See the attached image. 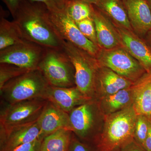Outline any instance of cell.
<instances>
[{
	"instance_id": "obj_1",
	"label": "cell",
	"mask_w": 151,
	"mask_h": 151,
	"mask_svg": "<svg viewBox=\"0 0 151 151\" xmlns=\"http://www.w3.org/2000/svg\"><path fill=\"white\" fill-rule=\"evenodd\" d=\"M45 5L27 1L17 12L14 21L29 41L45 48L62 49L63 41L52 27Z\"/></svg>"
},
{
	"instance_id": "obj_2",
	"label": "cell",
	"mask_w": 151,
	"mask_h": 151,
	"mask_svg": "<svg viewBox=\"0 0 151 151\" xmlns=\"http://www.w3.org/2000/svg\"><path fill=\"white\" fill-rule=\"evenodd\" d=\"M137 114L133 104L117 113L104 116L102 129L92 145L97 151H119L134 139Z\"/></svg>"
},
{
	"instance_id": "obj_3",
	"label": "cell",
	"mask_w": 151,
	"mask_h": 151,
	"mask_svg": "<svg viewBox=\"0 0 151 151\" xmlns=\"http://www.w3.org/2000/svg\"><path fill=\"white\" fill-rule=\"evenodd\" d=\"M62 49L74 67L76 87L87 98L97 100V74L101 65L96 58L66 41H63Z\"/></svg>"
},
{
	"instance_id": "obj_4",
	"label": "cell",
	"mask_w": 151,
	"mask_h": 151,
	"mask_svg": "<svg viewBox=\"0 0 151 151\" xmlns=\"http://www.w3.org/2000/svg\"><path fill=\"white\" fill-rule=\"evenodd\" d=\"M49 86L39 69L30 70L10 80L0 89L1 102L13 104L24 100L44 98Z\"/></svg>"
},
{
	"instance_id": "obj_5",
	"label": "cell",
	"mask_w": 151,
	"mask_h": 151,
	"mask_svg": "<svg viewBox=\"0 0 151 151\" xmlns=\"http://www.w3.org/2000/svg\"><path fill=\"white\" fill-rule=\"evenodd\" d=\"M68 114L71 131L80 141L91 147L104 122V115L97 100H89Z\"/></svg>"
},
{
	"instance_id": "obj_6",
	"label": "cell",
	"mask_w": 151,
	"mask_h": 151,
	"mask_svg": "<svg viewBox=\"0 0 151 151\" xmlns=\"http://www.w3.org/2000/svg\"><path fill=\"white\" fill-rule=\"evenodd\" d=\"M38 69L41 71L50 86H76L74 67L62 48H46Z\"/></svg>"
},
{
	"instance_id": "obj_7",
	"label": "cell",
	"mask_w": 151,
	"mask_h": 151,
	"mask_svg": "<svg viewBox=\"0 0 151 151\" xmlns=\"http://www.w3.org/2000/svg\"><path fill=\"white\" fill-rule=\"evenodd\" d=\"M96 58L101 66L133 82L146 73L139 63L122 45L111 49L100 48Z\"/></svg>"
},
{
	"instance_id": "obj_8",
	"label": "cell",
	"mask_w": 151,
	"mask_h": 151,
	"mask_svg": "<svg viewBox=\"0 0 151 151\" xmlns=\"http://www.w3.org/2000/svg\"><path fill=\"white\" fill-rule=\"evenodd\" d=\"M49 21L60 38L84 50L95 57L100 47L89 40L82 33L66 10L50 12L48 10Z\"/></svg>"
},
{
	"instance_id": "obj_9",
	"label": "cell",
	"mask_w": 151,
	"mask_h": 151,
	"mask_svg": "<svg viewBox=\"0 0 151 151\" xmlns=\"http://www.w3.org/2000/svg\"><path fill=\"white\" fill-rule=\"evenodd\" d=\"M47 100L40 98L8 104L1 102L0 125L13 126L37 121Z\"/></svg>"
},
{
	"instance_id": "obj_10",
	"label": "cell",
	"mask_w": 151,
	"mask_h": 151,
	"mask_svg": "<svg viewBox=\"0 0 151 151\" xmlns=\"http://www.w3.org/2000/svg\"><path fill=\"white\" fill-rule=\"evenodd\" d=\"M46 48L29 41L0 50V63H9L29 70L38 68Z\"/></svg>"
},
{
	"instance_id": "obj_11",
	"label": "cell",
	"mask_w": 151,
	"mask_h": 151,
	"mask_svg": "<svg viewBox=\"0 0 151 151\" xmlns=\"http://www.w3.org/2000/svg\"><path fill=\"white\" fill-rule=\"evenodd\" d=\"M40 129L38 120L13 126L0 125V151H14L19 146L37 139Z\"/></svg>"
},
{
	"instance_id": "obj_12",
	"label": "cell",
	"mask_w": 151,
	"mask_h": 151,
	"mask_svg": "<svg viewBox=\"0 0 151 151\" xmlns=\"http://www.w3.org/2000/svg\"><path fill=\"white\" fill-rule=\"evenodd\" d=\"M121 45L142 65L147 73L151 72V47L133 31L115 25Z\"/></svg>"
},
{
	"instance_id": "obj_13",
	"label": "cell",
	"mask_w": 151,
	"mask_h": 151,
	"mask_svg": "<svg viewBox=\"0 0 151 151\" xmlns=\"http://www.w3.org/2000/svg\"><path fill=\"white\" fill-rule=\"evenodd\" d=\"M38 122L40 129L38 139L41 141L60 129L71 130L69 114L48 100Z\"/></svg>"
},
{
	"instance_id": "obj_14",
	"label": "cell",
	"mask_w": 151,
	"mask_h": 151,
	"mask_svg": "<svg viewBox=\"0 0 151 151\" xmlns=\"http://www.w3.org/2000/svg\"><path fill=\"white\" fill-rule=\"evenodd\" d=\"M92 19L96 29L97 44L100 48L111 49L122 45L115 25L106 14L93 4Z\"/></svg>"
},
{
	"instance_id": "obj_15",
	"label": "cell",
	"mask_w": 151,
	"mask_h": 151,
	"mask_svg": "<svg viewBox=\"0 0 151 151\" xmlns=\"http://www.w3.org/2000/svg\"><path fill=\"white\" fill-rule=\"evenodd\" d=\"M44 98L68 113L74 108L91 100L84 96L76 86L58 87L50 85Z\"/></svg>"
},
{
	"instance_id": "obj_16",
	"label": "cell",
	"mask_w": 151,
	"mask_h": 151,
	"mask_svg": "<svg viewBox=\"0 0 151 151\" xmlns=\"http://www.w3.org/2000/svg\"><path fill=\"white\" fill-rule=\"evenodd\" d=\"M133 31L146 36L151 31V9L148 0H125L124 2Z\"/></svg>"
},
{
	"instance_id": "obj_17",
	"label": "cell",
	"mask_w": 151,
	"mask_h": 151,
	"mask_svg": "<svg viewBox=\"0 0 151 151\" xmlns=\"http://www.w3.org/2000/svg\"><path fill=\"white\" fill-rule=\"evenodd\" d=\"M134 82L108 68L101 66L97 80V100L132 86Z\"/></svg>"
},
{
	"instance_id": "obj_18",
	"label": "cell",
	"mask_w": 151,
	"mask_h": 151,
	"mask_svg": "<svg viewBox=\"0 0 151 151\" xmlns=\"http://www.w3.org/2000/svg\"><path fill=\"white\" fill-rule=\"evenodd\" d=\"M133 104L137 115L151 120V72L145 73L131 86Z\"/></svg>"
},
{
	"instance_id": "obj_19",
	"label": "cell",
	"mask_w": 151,
	"mask_h": 151,
	"mask_svg": "<svg viewBox=\"0 0 151 151\" xmlns=\"http://www.w3.org/2000/svg\"><path fill=\"white\" fill-rule=\"evenodd\" d=\"M97 101L104 116L119 112L133 104V94L131 86L115 94L102 97Z\"/></svg>"
},
{
	"instance_id": "obj_20",
	"label": "cell",
	"mask_w": 151,
	"mask_h": 151,
	"mask_svg": "<svg viewBox=\"0 0 151 151\" xmlns=\"http://www.w3.org/2000/svg\"><path fill=\"white\" fill-rule=\"evenodd\" d=\"M95 6L106 14L116 25L133 30L123 0H99Z\"/></svg>"
},
{
	"instance_id": "obj_21",
	"label": "cell",
	"mask_w": 151,
	"mask_h": 151,
	"mask_svg": "<svg viewBox=\"0 0 151 151\" xmlns=\"http://www.w3.org/2000/svg\"><path fill=\"white\" fill-rule=\"evenodd\" d=\"M27 41H29L24 37L18 26L14 21H10L1 16L0 50Z\"/></svg>"
},
{
	"instance_id": "obj_22",
	"label": "cell",
	"mask_w": 151,
	"mask_h": 151,
	"mask_svg": "<svg viewBox=\"0 0 151 151\" xmlns=\"http://www.w3.org/2000/svg\"><path fill=\"white\" fill-rule=\"evenodd\" d=\"M72 135L68 129L57 130L42 140L41 151H68Z\"/></svg>"
},
{
	"instance_id": "obj_23",
	"label": "cell",
	"mask_w": 151,
	"mask_h": 151,
	"mask_svg": "<svg viewBox=\"0 0 151 151\" xmlns=\"http://www.w3.org/2000/svg\"><path fill=\"white\" fill-rule=\"evenodd\" d=\"M65 10L75 22L92 18V4L89 3L79 0H69Z\"/></svg>"
},
{
	"instance_id": "obj_24",
	"label": "cell",
	"mask_w": 151,
	"mask_h": 151,
	"mask_svg": "<svg viewBox=\"0 0 151 151\" xmlns=\"http://www.w3.org/2000/svg\"><path fill=\"white\" fill-rule=\"evenodd\" d=\"M29 70L13 64L0 63V89L10 80Z\"/></svg>"
},
{
	"instance_id": "obj_25",
	"label": "cell",
	"mask_w": 151,
	"mask_h": 151,
	"mask_svg": "<svg viewBox=\"0 0 151 151\" xmlns=\"http://www.w3.org/2000/svg\"><path fill=\"white\" fill-rule=\"evenodd\" d=\"M150 120L143 115H138L137 117L135 128L134 139L144 148L148 132Z\"/></svg>"
},
{
	"instance_id": "obj_26",
	"label": "cell",
	"mask_w": 151,
	"mask_h": 151,
	"mask_svg": "<svg viewBox=\"0 0 151 151\" xmlns=\"http://www.w3.org/2000/svg\"><path fill=\"white\" fill-rule=\"evenodd\" d=\"M76 23L82 33L87 38L98 45L96 29L92 18L86 19Z\"/></svg>"
},
{
	"instance_id": "obj_27",
	"label": "cell",
	"mask_w": 151,
	"mask_h": 151,
	"mask_svg": "<svg viewBox=\"0 0 151 151\" xmlns=\"http://www.w3.org/2000/svg\"><path fill=\"white\" fill-rule=\"evenodd\" d=\"M32 2L42 3L50 12L65 10L69 0H28Z\"/></svg>"
},
{
	"instance_id": "obj_28",
	"label": "cell",
	"mask_w": 151,
	"mask_h": 151,
	"mask_svg": "<svg viewBox=\"0 0 151 151\" xmlns=\"http://www.w3.org/2000/svg\"><path fill=\"white\" fill-rule=\"evenodd\" d=\"M68 151H92V150L90 146L80 141L73 133Z\"/></svg>"
},
{
	"instance_id": "obj_29",
	"label": "cell",
	"mask_w": 151,
	"mask_h": 151,
	"mask_svg": "<svg viewBox=\"0 0 151 151\" xmlns=\"http://www.w3.org/2000/svg\"><path fill=\"white\" fill-rule=\"evenodd\" d=\"M6 6L13 18L17 12L28 0H1Z\"/></svg>"
},
{
	"instance_id": "obj_30",
	"label": "cell",
	"mask_w": 151,
	"mask_h": 151,
	"mask_svg": "<svg viewBox=\"0 0 151 151\" xmlns=\"http://www.w3.org/2000/svg\"><path fill=\"white\" fill-rule=\"evenodd\" d=\"M42 141L38 139L33 142L24 144L14 151H41Z\"/></svg>"
},
{
	"instance_id": "obj_31",
	"label": "cell",
	"mask_w": 151,
	"mask_h": 151,
	"mask_svg": "<svg viewBox=\"0 0 151 151\" xmlns=\"http://www.w3.org/2000/svg\"><path fill=\"white\" fill-rule=\"evenodd\" d=\"M119 151H147L145 149L137 142L135 139L128 143Z\"/></svg>"
},
{
	"instance_id": "obj_32",
	"label": "cell",
	"mask_w": 151,
	"mask_h": 151,
	"mask_svg": "<svg viewBox=\"0 0 151 151\" xmlns=\"http://www.w3.org/2000/svg\"><path fill=\"white\" fill-rule=\"evenodd\" d=\"M144 148L147 151H151V120H150L148 132L145 141Z\"/></svg>"
},
{
	"instance_id": "obj_33",
	"label": "cell",
	"mask_w": 151,
	"mask_h": 151,
	"mask_svg": "<svg viewBox=\"0 0 151 151\" xmlns=\"http://www.w3.org/2000/svg\"><path fill=\"white\" fill-rule=\"evenodd\" d=\"M146 41L151 47V31L146 36Z\"/></svg>"
},
{
	"instance_id": "obj_34",
	"label": "cell",
	"mask_w": 151,
	"mask_h": 151,
	"mask_svg": "<svg viewBox=\"0 0 151 151\" xmlns=\"http://www.w3.org/2000/svg\"><path fill=\"white\" fill-rule=\"evenodd\" d=\"M79 1H82L85 2L89 3V4H91L96 5L99 0H79Z\"/></svg>"
},
{
	"instance_id": "obj_35",
	"label": "cell",
	"mask_w": 151,
	"mask_h": 151,
	"mask_svg": "<svg viewBox=\"0 0 151 151\" xmlns=\"http://www.w3.org/2000/svg\"><path fill=\"white\" fill-rule=\"evenodd\" d=\"M148 1L149 4H150V7L151 9V0H148Z\"/></svg>"
},
{
	"instance_id": "obj_36",
	"label": "cell",
	"mask_w": 151,
	"mask_h": 151,
	"mask_svg": "<svg viewBox=\"0 0 151 151\" xmlns=\"http://www.w3.org/2000/svg\"><path fill=\"white\" fill-rule=\"evenodd\" d=\"M125 1V0H123V2H124V1Z\"/></svg>"
}]
</instances>
